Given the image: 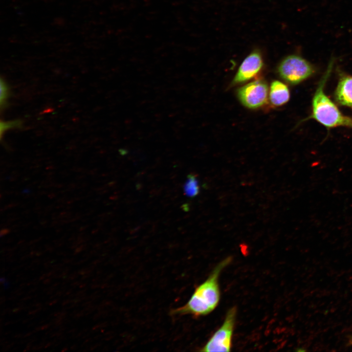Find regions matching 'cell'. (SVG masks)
Returning a JSON list of instances; mask_svg holds the SVG:
<instances>
[{
    "label": "cell",
    "instance_id": "1",
    "mask_svg": "<svg viewBox=\"0 0 352 352\" xmlns=\"http://www.w3.org/2000/svg\"><path fill=\"white\" fill-rule=\"evenodd\" d=\"M232 260V257L229 256L219 263L207 279L196 288L186 304L174 309L172 313L179 315H192L197 317L212 312L220 300V276Z\"/></svg>",
    "mask_w": 352,
    "mask_h": 352
},
{
    "label": "cell",
    "instance_id": "2",
    "mask_svg": "<svg viewBox=\"0 0 352 352\" xmlns=\"http://www.w3.org/2000/svg\"><path fill=\"white\" fill-rule=\"evenodd\" d=\"M334 63V58L331 59L313 95L311 114L306 120H315L328 129L343 127L352 130V118L344 115L324 91Z\"/></svg>",
    "mask_w": 352,
    "mask_h": 352
},
{
    "label": "cell",
    "instance_id": "3",
    "mask_svg": "<svg viewBox=\"0 0 352 352\" xmlns=\"http://www.w3.org/2000/svg\"><path fill=\"white\" fill-rule=\"evenodd\" d=\"M315 71V67L312 64L297 54L286 56L278 66L279 76L286 82L292 85H297L310 77Z\"/></svg>",
    "mask_w": 352,
    "mask_h": 352
},
{
    "label": "cell",
    "instance_id": "4",
    "mask_svg": "<svg viewBox=\"0 0 352 352\" xmlns=\"http://www.w3.org/2000/svg\"><path fill=\"white\" fill-rule=\"evenodd\" d=\"M237 317V308L233 307L226 314L221 326L200 350L201 352H230Z\"/></svg>",
    "mask_w": 352,
    "mask_h": 352
},
{
    "label": "cell",
    "instance_id": "5",
    "mask_svg": "<svg viewBox=\"0 0 352 352\" xmlns=\"http://www.w3.org/2000/svg\"><path fill=\"white\" fill-rule=\"evenodd\" d=\"M268 88L263 80H257L240 88L237 91L241 103L251 109L259 108L267 102Z\"/></svg>",
    "mask_w": 352,
    "mask_h": 352
},
{
    "label": "cell",
    "instance_id": "6",
    "mask_svg": "<svg viewBox=\"0 0 352 352\" xmlns=\"http://www.w3.org/2000/svg\"><path fill=\"white\" fill-rule=\"evenodd\" d=\"M264 65L261 51L258 49L253 50L240 66L231 85L240 84L250 80L261 71Z\"/></svg>",
    "mask_w": 352,
    "mask_h": 352
},
{
    "label": "cell",
    "instance_id": "7",
    "mask_svg": "<svg viewBox=\"0 0 352 352\" xmlns=\"http://www.w3.org/2000/svg\"><path fill=\"white\" fill-rule=\"evenodd\" d=\"M339 77L334 92L335 101L339 105L352 109V75L339 71Z\"/></svg>",
    "mask_w": 352,
    "mask_h": 352
},
{
    "label": "cell",
    "instance_id": "8",
    "mask_svg": "<svg viewBox=\"0 0 352 352\" xmlns=\"http://www.w3.org/2000/svg\"><path fill=\"white\" fill-rule=\"evenodd\" d=\"M290 98V92L288 87L278 80H274L270 85L269 100L275 106H282L286 103Z\"/></svg>",
    "mask_w": 352,
    "mask_h": 352
},
{
    "label": "cell",
    "instance_id": "9",
    "mask_svg": "<svg viewBox=\"0 0 352 352\" xmlns=\"http://www.w3.org/2000/svg\"><path fill=\"white\" fill-rule=\"evenodd\" d=\"M184 194L188 197L193 198L199 192V184L197 176L194 174L188 175L183 187Z\"/></svg>",
    "mask_w": 352,
    "mask_h": 352
},
{
    "label": "cell",
    "instance_id": "10",
    "mask_svg": "<svg viewBox=\"0 0 352 352\" xmlns=\"http://www.w3.org/2000/svg\"><path fill=\"white\" fill-rule=\"evenodd\" d=\"M0 108L2 109V108H4L7 104V100L10 94V89L8 86L2 78L0 79Z\"/></svg>",
    "mask_w": 352,
    "mask_h": 352
},
{
    "label": "cell",
    "instance_id": "11",
    "mask_svg": "<svg viewBox=\"0 0 352 352\" xmlns=\"http://www.w3.org/2000/svg\"><path fill=\"white\" fill-rule=\"evenodd\" d=\"M22 121L20 120H15L9 121L0 122V137L2 134L8 129L14 128H19L22 125Z\"/></svg>",
    "mask_w": 352,
    "mask_h": 352
},
{
    "label": "cell",
    "instance_id": "12",
    "mask_svg": "<svg viewBox=\"0 0 352 352\" xmlns=\"http://www.w3.org/2000/svg\"><path fill=\"white\" fill-rule=\"evenodd\" d=\"M77 276H78V275L76 274L73 273V274H71L68 278H69V279H70V280H73V279L76 278L77 277Z\"/></svg>",
    "mask_w": 352,
    "mask_h": 352
},
{
    "label": "cell",
    "instance_id": "13",
    "mask_svg": "<svg viewBox=\"0 0 352 352\" xmlns=\"http://www.w3.org/2000/svg\"><path fill=\"white\" fill-rule=\"evenodd\" d=\"M8 232L9 231L7 229H4V230H2V231H1V232H0L1 236H2L4 235H6V234H7L8 233Z\"/></svg>",
    "mask_w": 352,
    "mask_h": 352
},
{
    "label": "cell",
    "instance_id": "14",
    "mask_svg": "<svg viewBox=\"0 0 352 352\" xmlns=\"http://www.w3.org/2000/svg\"><path fill=\"white\" fill-rule=\"evenodd\" d=\"M49 326V325H48V324H47V325H43V326H42L40 327V329H41V330H43L46 329H47V328H48Z\"/></svg>",
    "mask_w": 352,
    "mask_h": 352
},
{
    "label": "cell",
    "instance_id": "15",
    "mask_svg": "<svg viewBox=\"0 0 352 352\" xmlns=\"http://www.w3.org/2000/svg\"><path fill=\"white\" fill-rule=\"evenodd\" d=\"M22 308L20 307L18 308H14L13 310V312L14 313H17V312H19Z\"/></svg>",
    "mask_w": 352,
    "mask_h": 352
},
{
    "label": "cell",
    "instance_id": "16",
    "mask_svg": "<svg viewBox=\"0 0 352 352\" xmlns=\"http://www.w3.org/2000/svg\"><path fill=\"white\" fill-rule=\"evenodd\" d=\"M50 282H51V279L50 278H47L44 281V284H48L49 283H50Z\"/></svg>",
    "mask_w": 352,
    "mask_h": 352
},
{
    "label": "cell",
    "instance_id": "17",
    "mask_svg": "<svg viewBox=\"0 0 352 352\" xmlns=\"http://www.w3.org/2000/svg\"><path fill=\"white\" fill-rule=\"evenodd\" d=\"M6 281L7 280L4 277H1L0 278V283L1 284L4 285Z\"/></svg>",
    "mask_w": 352,
    "mask_h": 352
},
{
    "label": "cell",
    "instance_id": "18",
    "mask_svg": "<svg viewBox=\"0 0 352 352\" xmlns=\"http://www.w3.org/2000/svg\"><path fill=\"white\" fill-rule=\"evenodd\" d=\"M71 301V300H66L62 303V305L65 306V305L68 304Z\"/></svg>",
    "mask_w": 352,
    "mask_h": 352
},
{
    "label": "cell",
    "instance_id": "19",
    "mask_svg": "<svg viewBox=\"0 0 352 352\" xmlns=\"http://www.w3.org/2000/svg\"><path fill=\"white\" fill-rule=\"evenodd\" d=\"M57 301H58V300H57V299L54 300H53V301H51V302L49 303V305H53L56 304V303L57 302Z\"/></svg>",
    "mask_w": 352,
    "mask_h": 352
},
{
    "label": "cell",
    "instance_id": "20",
    "mask_svg": "<svg viewBox=\"0 0 352 352\" xmlns=\"http://www.w3.org/2000/svg\"><path fill=\"white\" fill-rule=\"evenodd\" d=\"M79 284H80L79 282L76 281V282H75L73 283H72L71 285L72 286H78L79 285Z\"/></svg>",
    "mask_w": 352,
    "mask_h": 352
},
{
    "label": "cell",
    "instance_id": "21",
    "mask_svg": "<svg viewBox=\"0 0 352 352\" xmlns=\"http://www.w3.org/2000/svg\"><path fill=\"white\" fill-rule=\"evenodd\" d=\"M62 291H59L56 293V295L58 296H61L63 294Z\"/></svg>",
    "mask_w": 352,
    "mask_h": 352
},
{
    "label": "cell",
    "instance_id": "22",
    "mask_svg": "<svg viewBox=\"0 0 352 352\" xmlns=\"http://www.w3.org/2000/svg\"><path fill=\"white\" fill-rule=\"evenodd\" d=\"M5 301V297H1L0 299V304H2L3 302H4Z\"/></svg>",
    "mask_w": 352,
    "mask_h": 352
},
{
    "label": "cell",
    "instance_id": "23",
    "mask_svg": "<svg viewBox=\"0 0 352 352\" xmlns=\"http://www.w3.org/2000/svg\"><path fill=\"white\" fill-rule=\"evenodd\" d=\"M86 286V284L84 283L80 285L79 287L80 288H83Z\"/></svg>",
    "mask_w": 352,
    "mask_h": 352
},
{
    "label": "cell",
    "instance_id": "24",
    "mask_svg": "<svg viewBox=\"0 0 352 352\" xmlns=\"http://www.w3.org/2000/svg\"><path fill=\"white\" fill-rule=\"evenodd\" d=\"M30 298H31V296H27V297H25V298H23L22 300L23 301H25V300H28Z\"/></svg>",
    "mask_w": 352,
    "mask_h": 352
},
{
    "label": "cell",
    "instance_id": "25",
    "mask_svg": "<svg viewBox=\"0 0 352 352\" xmlns=\"http://www.w3.org/2000/svg\"><path fill=\"white\" fill-rule=\"evenodd\" d=\"M76 347H77V346H76V345H73V346H72L71 347L70 349H71V350H74V349H75L76 348Z\"/></svg>",
    "mask_w": 352,
    "mask_h": 352
},
{
    "label": "cell",
    "instance_id": "26",
    "mask_svg": "<svg viewBox=\"0 0 352 352\" xmlns=\"http://www.w3.org/2000/svg\"><path fill=\"white\" fill-rule=\"evenodd\" d=\"M51 343L50 342L46 344V345L45 346L44 348H48V347H49L51 345Z\"/></svg>",
    "mask_w": 352,
    "mask_h": 352
},
{
    "label": "cell",
    "instance_id": "27",
    "mask_svg": "<svg viewBox=\"0 0 352 352\" xmlns=\"http://www.w3.org/2000/svg\"><path fill=\"white\" fill-rule=\"evenodd\" d=\"M58 285H59L58 283H56L53 285L52 287H54L57 286Z\"/></svg>",
    "mask_w": 352,
    "mask_h": 352
},
{
    "label": "cell",
    "instance_id": "28",
    "mask_svg": "<svg viewBox=\"0 0 352 352\" xmlns=\"http://www.w3.org/2000/svg\"><path fill=\"white\" fill-rule=\"evenodd\" d=\"M71 291H72L71 290H68V291L66 293V295L70 294H71Z\"/></svg>",
    "mask_w": 352,
    "mask_h": 352
},
{
    "label": "cell",
    "instance_id": "29",
    "mask_svg": "<svg viewBox=\"0 0 352 352\" xmlns=\"http://www.w3.org/2000/svg\"><path fill=\"white\" fill-rule=\"evenodd\" d=\"M31 334H32V333H31V332H30L26 334L25 335V337L29 336H30Z\"/></svg>",
    "mask_w": 352,
    "mask_h": 352
},
{
    "label": "cell",
    "instance_id": "30",
    "mask_svg": "<svg viewBox=\"0 0 352 352\" xmlns=\"http://www.w3.org/2000/svg\"><path fill=\"white\" fill-rule=\"evenodd\" d=\"M36 290V288H33V289L30 290V291H29V292H35Z\"/></svg>",
    "mask_w": 352,
    "mask_h": 352
},
{
    "label": "cell",
    "instance_id": "31",
    "mask_svg": "<svg viewBox=\"0 0 352 352\" xmlns=\"http://www.w3.org/2000/svg\"><path fill=\"white\" fill-rule=\"evenodd\" d=\"M21 335H22L21 334H18L17 335H15V337H17V338H19V337H21Z\"/></svg>",
    "mask_w": 352,
    "mask_h": 352
},
{
    "label": "cell",
    "instance_id": "32",
    "mask_svg": "<svg viewBox=\"0 0 352 352\" xmlns=\"http://www.w3.org/2000/svg\"><path fill=\"white\" fill-rule=\"evenodd\" d=\"M67 350V348H64L62 350V352H65V351H66Z\"/></svg>",
    "mask_w": 352,
    "mask_h": 352
}]
</instances>
